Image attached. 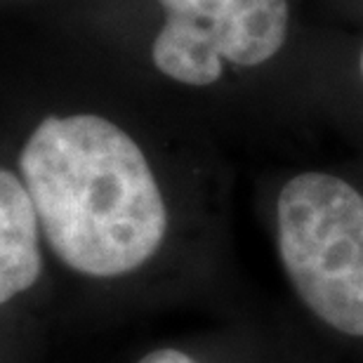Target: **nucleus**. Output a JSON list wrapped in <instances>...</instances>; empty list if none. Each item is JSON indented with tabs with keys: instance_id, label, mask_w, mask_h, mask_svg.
I'll return each mask as SVG.
<instances>
[{
	"instance_id": "nucleus-1",
	"label": "nucleus",
	"mask_w": 363,
	"mask_h": 363,
	"mask_svg": "<svg viewBox=\"0 0 363 363\" xmlns=\"http://www.w3.org/2000/svg\"><path fill=\"white\" fill-rule=\"evenodd\" d=\"M17 175L40 236L69 269L118 279L168 236V201L142 144L94 111L50 113L21 144Z\"/></svg>"
},
{
	"instance_id": "nucleus-2",
	"label": "nucleus",
	"mask_w": 363,
	"mask_h": 363,
	"mask_svg": "<svg viewBox=\"0 0 363 363\" xmlns=\"http://www.w3.org/2000/svg\"><path fill=\"white\" fill-rule=\"evenodd\" d=\"M276 248L311 314L363 337V194L323 170L290 177L276 196Z\"/></svg>"
},
{
	"instance_id": "nucleus-3",
	"label": "nucleus",
	"mask_w": 363,
	"mask_h": 363,
	"mask_svg": "<svg viewBox=\"0 0 363 363\" xmlns=\"http://www.w3.org/2000/svg\"><path fill=\"white\" fill-rule=\"evenodd\" d=\"M161 10L149 60L165 81L206 90L281 55L290 0H154Z\"/></svg>"
},
{
	"instance_id": "nucleus-4",
	"label": "nucleus",
	"mask_w": 363,
	"mask_h": 363,
	"mask_svg": "<svg viewBox=\"0 0 363 363\" xmlns=\"http://www.w3.org/2000/svg\"><path fill=\"white\" fill-rule=\"evenodd\" d=\"M40 227L17 170L0 165V304L35 286L43 272Z\"/></svg>"
},
{
	"instance_id": "nucleus-5",
	"label": "nucleus",
	"mask_w": 363,
	"mask_h": 363,
	"mask_svg": "<svg viewBox=\"0 0 363 363\" xmlns=\"http://www.w3.org/2000/svg\"><path fill=\"white\" fill-rule=\"evenodd\" d=\"M137 363H196L189 354L179 352V350H170V347H163V350L149 352L147 357L140 359Z\"/></svg>"
},
{
	"instance_id": "nucleus-6",
	"label": "nucleus",
	"mask_w": 363,
	"mask_h": 363,
	"mask_svg": "<svg viewBox=\"0 0 363 363\" xmlns=\"http://www.w3.org/2000/svg\"><path fill=\"white\" fill-rule=\"evenodd\" d=\"M359 76H361V83H363V48L359 52Z\"/></svg>"
}]
</instances>
